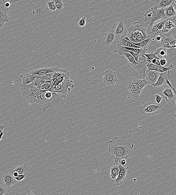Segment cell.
Returning a JSON list of instances; mask_svg holds the SVG:
<instances>
[{
    "label": "cell",
    "mask_w": 176,
    "mask_h": 195,
    "mask_svg": "<svg viewBox=\"0 0 176 195\" xmlns=\"http://www.w3.org/2000/svg\"><path fill=\"white\" fill-rule=\"evenodd\" d=\"M132 144L125 140L118 139L115 137L109 140L108 152L112 154L114 161L113 166L120 160H126L129 158L131 150L134 148Z\"/></svg>",
    "instance_id": "cell-1"
},
{
    "label": "cell",
    "mask_w": 176,
    "mask_h": 195,
    "mask_svg": "<svg viewBox=\"0 0 176 195\" xmlns=\"http://www.w3.org/2000/svg\"><path fill=\"white\" fill-rule=\"evenodd\" d=\"M38 108L45 112L49 108H52L60 101L59 94L52 92L49 90L43 92L37 97Z\"/></svg>",
    "instance_id": "cell-2"
},
{
    "label": "cell",
    "mask_w": 176,
    "mask_h": 195,
    "mask_svg": "<svg viewBox=\"0 0 176 195\" xmlns=\"http://www.w3.org/2000/svg\"><path fill=\"white\" fill-rule=\"evenodd\" d=\"M125 39L134 43H139L148 38L146 28L143 27L138 22L133 23L132 26L127 29Z\"/></svg>",
    "instance_id": "cell-3"
},
{
    "label": "cell",
    "mask_w": 176,
    "mask_h": 195,
    "mask_svg": "<svg viewBox=\"0 0 176 195\" xmlns=\"http://www.w3.org/2000/svg\"><path fill=\"white\" fill-rule=\"evenodd\" d=\"M144 17L146 25L151 27L157 22L167 18L165 15L164 9H158L155 5L146 12Z\"/></svg>",
    "instance_id": "cell-4"
},
{
    "label": "cell",
    "mask_w": 176,
    "mask_h": 195,
    "mask_svg": "<svg viewBox=\"0 0 176 195\" xmlns=\"http://www.w3.org/2000/svg\"><path fill=\"white\" fill-rule=\"evenodd\" d=\"M21 91L23 97L26 98L31 103H37V97L42 93V91L36 88L31 83L23 86L20 85Z\"/></svg>",
    "instance_id": "cell-5"
},
{
    "label": "cell",
    "mask_w": 176,
    "mask_h": 195,
    "mask_svg": "<svg viewBox=\"0 0 176 195\" xmlns=\"http://www.w3.org/2000/svg\"><path fill=\"white\" fill-rule=\"evenodd\" d=\"M74 85L72 80L69 79H62L59 84L55 86L54 88L49 89L52 92L61 94V97L63 99L66 98V95L70 92V88H73Z\"/></svg>",
    "instance_id": "cell-6"
},
{
    "label": "cell",
    "mask_w": 176,
    "mask_h": 195,
    "mask_svg": "<svg viewBox=\"0 0 176 195\" xmlns=\"http://www.w3.org/2000/svg\"><path fill=\"white\" fill-rule=\"evenodd\" d=\"M162 108V105L151 101L144 105L139 108V111L142 114L150 117L159 114Z\"/></svg>",
    "instance_id": "cell-7"
},
{
    "label": "cell",
    "mask_w": 176,
    "mask_h": 195,
    "mask_svg": "<svg viewBox=\"0 0 176 195\" xmlns=\"http://www.w3.org/2000/svg\"><path fill=\"white\" fill-rule=\"evenodd\" d=\"M175 28L171 30L167 34L161 35L160 42L163 48H176V38Z\"/></svg>",
    "instance_id": "cell-8"
},
{
    "label": "cell",
    "mask_w": 176,
    "mask_h": 195,
    "mask_svg": "<svg viewBox=\"0 0 176 195\" xmlns=\"http://www.w3.org/2000/svg\"><path fill=\"white\" fill-rule=\"evenodd\" d=\"M103 80L105 84L109 86H113L118 82L119 80L117 79L116 73L110 69L103 72Z\"/></svg>",
    "instance_id": "cell-9"
},
{
    "label": "cell",
    "mask_w": 176,
    "mask_h": 195,
    "mask_svg": "<svg viewBox=\"0 0 176 195\" xmlns=\"http://www.w3.org/2000/svg\"><path fill=\"white\" fill-rule=\"evenodd\" d=\"M139 80L140 79L139 78L131 80L128 83L127 86L130 95L135 100L138 99L140 94L139 93L138 87V84Z\"/></svg>",
    "instance_id": "cell-10"
},
{
    "label": "cell",
    "mask_w": 176,
    "mask_h": 195,
    "mask_svg": "<svg viewBox=\"0 0 176 195\" xmlns=\"http://www.w3.org/2000/svg\"><path fill=\"white\" fill-rule=\"evenodd\" d=\"M61 68L57 67H46L39 69H35L29 72L32 75H39V76H42L46 74L50 73H55L59 71Z\"/></svg>",
    "instance_id": "cell-11"
},
{
    "label": "cell",
    "mask_w": 176,
    "mask_h": 195,
    "mask_svg": "<svg viewBox=\"0 0 176 195\" xmlns=\"http://www.w3.org/2000/svg\"><path fill=\"white\" fill-rule=\"evenodd\" d=\"M2 181L3 183L7 188L10 187L17 183V181L10 173H5L2 176Z\"/></svg>",
    "instance_id": "cell-12"
},
{
    "label": "cell",
    "mask_w": 176,
    "mask_h": 195,
    "mask_svg": "<svg viewBox=\"0 0 176 195\" xmlns=\"http://www.w3.org/2000/svg\"><path fill=\"white\" fill-rule=\"evenodd\" d=\"M159 73L155 71H148L145 74L144 78L147 81L148 84L153 85L156 82L159 77Z\"/></svg>",
    "instance_id": "cell-13"
},
{
    "label": "cell",
    "mask_w": 176,
    "mask_h": 195,
    "mask_svg": "<svg viewBox=\"0 0 176 195\" xmlns=\"http://www.w3.org/2000/svg\"><path fill=\"white\" fill-rule=\"evenodd\" d=\"M118 166L119 172L118 177L115 180V183L118 186H120V183L126 178L128 168L120 164Z\"/></svg>",
    "instance_id": "cell-14"
},
{
    "label": "cell",
    "mask_w": 176,
    "mask_h": 195,
    "mask_svg": "<svg viewBox=\"0 0 176 195\" xmlns=\"http://www.w3.org/2000/svg\"><path fill=\"white\" fill-rule=\"evenodd\" d=\"M171 78L170 73L169 71L165 72L162 73H160L157 81L154 84L152 85L154 87L159 88L166 84V81L167 79H170Z\"/></svg>",
    "instance_id": "cell-15"
},
{
    "label": "cell",
    "mask_w": 176,
    "mask_h": 195,
    "mask_svg": "<svg viewBox=\"0 0 176 195\" xmlns=\"http://www.w3.org/2000/svg\"><path fill=\"white\" fill-rule=\"evenodd\" d=\"M127 29L125 28V25L124 24L123 20H121L115 28V35L116 39H117L122 36H125L127 32Z\"/></svg>",
    "instance_id": "cell-16"
},
{
    "label": "cell",
    "mask_w": 176,
    "mask_h": 195,
    "mask_svg": "<svg viewBox=\"0 0 176 195\" xmlns=\"http://www.w3.org/2000/svg\"><path fill=\"white\" fill-rule=\"evenodd\" d=\"M176 0H158L155 1L154 4L158 9H164L176 4Z\"/></svg>",
    "instance_id": "cell-17"
},
{
    "label": "cell",
    "mask_w": 176,
    "mask_h": 195,
    "mask_svg": "<svg viewBox=\"0 0 176 195\" xmlns=\"http://www.w3.org/2000/svg\"><path fill=\"white\" fill-rule=\"evenodd\" d=\"M116 40L115 30L112 29L106 34L103 40V44L106 46H109Z\"/></svg>",
    "instance_id": "cell-18"
},
{
    "label": "cell",
    "mask_w": 176,
    "mask_h": 195,
    "mask_svg": "<svg viewBox=\"0 0 176 195\" xmlns=\"http://www.w3.org/2000/svg\"><path fill=\"white\" fill-rule=\"evenodd\" d=\"M39 75H32L29 73L24 75H21L20 78L22 79V85L25 86L30 84L36 78H39Z\"/></svg>",
    "instance_id": "cell-19"
},
{
    "label": "cell",
    "mask_w": 176,
    "mask_h": 195,
    "mask_svg": "<svg viewBox=\"0 0 176 195\" xmlns=\"http://www.w3.org/2000/svg\"><path fill=\"white\" fill-rule=\"evenodd\" d=\"M146 50L147 49H143L141 53L139 55L137 61L138 63L140 64L141 67L146 72L148 71L147 67V65L148 62H147L146 57L144 55V54L147 53Z\"/></svg>",
    "instance_id": "cell-20"
},
{
    "label": "cell",
    "mask_w": 176,
    "mask_h": 195,
    "mask_svg": "<svg viewBox=\"0 0 176 195\" xmlns=\"http://www.w3.org/2000/svg\"><path fill=\"white\" fill-rule=\"evenodd\" d=\"M117 46H122L123 47H127V48H140V47L136 46L132 43L127 40L125 39V36H122L119 38V41L117 45Z\"/></svg>",
    "instance_id": "cell-21"
},
{
    "label": "cell",
    "mask_w": 176,
    "mask_h": 195,
    "mask_svg": "<svg viewBox=\"0 0 176 195\" xmlns=\"http://www.w3.org/2000/svg\"><path fill=\"white\" fill-rule=\"evenodd\" d=\"M29 168L28 165L26 164L16 167L11 171L10 174L15 172L19 174H27V171Z\"/></svg>",
    "instance_id": "cell-22"
},
{
    "label": "cell",
    "mask_w": 176,
    "mask_h": 195,
    "mask_svg": "<svg viewBox=\"0 0 176 195\" xmlns=\"http://www.w3.org/2000/svg\"><path fill=\"white\" fill-rule=\"evenodd\" d=\"M168 18L163 20L158 21L156 24L153 25V27L152 28L151 31L149 33L151 34H155L157 32H161L163 29V26L165 23L166 22Z\"/></svg>",
    "instance_id": "cell-23"
},
{
    "label": "cell",
    "mask_w": 176,
    "mask_h": 195,
    "mask_svg": "<svg viewBox=\"0 0 176 195\" xmlns=\"http://www.w3.org/2000/svg\"><path fill=\"white\" fill-rule=\"evenodd\" d=\"M164 10L165 15L167 18H172L176 16V4L164 8Z\"/></svg>",
    "instance_id": "cell-24"
},
{
    "label": "cell",
    "mask_w": 176,
    "mask_h": 195,
    "mask_svg": "<svg viewBox=\"0 0 176 195\" xmlns=\"http://www.w3.org/2000/svg\"><path fill=\"white\" fill-rule=\"evenodd\" d=\"M162 94L165 96V100L166 101L169 102L170 100L173 99L175 102L176 96L174 94L172 90L169 88H166L163 91Z\"/></svg>",
    "instance_id": "cell-25"
},
{
    "label": "cell",
    "mask_w": 176,
    "mask_h": 195,
    "mask_svg": "<svg viewBox=\"0 0 176 195\" xmlns=\"http://www.w3.org/2000/svg\"><path fill=\"white\" fill-rule=\"evenodd\" d=\"M167 48L161 47L157 49L154 53L160 59H166L167 58Z\"/></svg>",
    "instance_id": "cell-26"
},
{
    "label": "cell",
    "mask_w": 176,
    "mask_h": 195,
    "mask_svg": "<svg viewBox=\"0 0 176 195\" xmlns=\"http://www.w3.org/2000/svg\"><path fill=\"white\" fill-rule=\"evenodd\" d=\"M148 39H147V40L142 41L140 42V43H133V42H130L131 43H132L133 45H136V46L140 47V48H142L143 49H147L148 45H150L152 39L150 36L148 35Z\"/></svg>",
    "instance_id": "cell-27"
},
{
    "label": "cell",
    "mask_w": 176,
    "mask_h": 195,
    "mask_svg": "<svg viewBox=\"0 0 176 195\" xmlns=\"http://www.w3.org/2000/svg\"><path fill=\"white\" fill-rule=\"evenodd\" d=\"M119 172L118 166H113L110 169V177L113 180H115L118 177Z\"/></svg>",
    "instance_id": "cell-28"
},
{
    "label": "cell",
    "mask_w": 176,
    "mask_h": 195,
    "mask_svg": "<svg viewBox=\"0 0 176 195\" xmlns=\"http://www.w3.org/2000/svg\"><path fill=\"white\" fill-rule=\"evenodd\" d=\"M54 3L56 7V12H59L63 10V4L62 0H54Z\"/></svg>",
    "instance_id": "cell-29"
},
{
    "label": "cell",
    "mask_w": 176,
    "mask_h": 195,
    "mask_svg": "<svg viewBox=\"0 0 176 195\" xmlns=\"http://www.w3.org/2000/svg\"><path fill=\"white\" fill-rule=\"evenodd\" d=\"M46 7V9L49 12H55L56 10V7H55L54 0L50 2L48 1L47 3Z\"/></svg>",
    "instance_id": "cell-30"
},
{
    "label": "cell",
    "mask_w": 176,
    "mask_h": 195,
    "mask_svg": "<svg viewBox=\"0 0 176 195\" xmlns=\"http://www.w3.org/2000/svg\"><path fill=\"white\" fill-rule=\"evenodd\" d=\"M147 84H148V83L145 78H143L142 79L139 80L138 84V87L139 93H141L142 90L147 85Z\"/></svg>",
    "instance_id": "cell-31"
},
{
    "label": "cell",
    "mask_w": 176,
    "mask_h": 195,
    "mask_svg": "<svg viewBox=\"0 0 176 195\" xmlns=\"http://www.w3.org/2000/svg\"><path fill=\"white\" fill-rule=\"evenodd\" d=\"M174 68V67L172 65V64H170L169 67L168 68L162 67V66H158L157 67L158 73H162L166 72L169 71V70L171 69Z\"/></svg>",
    "instance_id": "cell-32"
},
{
    "label": "cell",
    "mask_w": 176,
    "mask_h": 195,
    "mask_svg": "<svg viewBox=\"0 0 176 195\" xmlns=\"http://www.w3.org/2000/svg\"><path fill=\"white\" fill-rule=\"evenodd\" d=\"M54 74L55 73H50L47 74L45 75H42V76H39V78L41 80H43V81H52V78H53Z\"/></svg>",
    "instance_id": "cell-33"
},
{
    "label": "cell",
    "mask_w": 176,
    "mask_h": 195,
    "mask_svg": "<svg viewBox=\"0 0 176 195\" xmlns=\"http://www.w3.org/2000/svg\"><path fill=\"white\" fill-rule=\"evenodd\" d=\"M144 55L146 56V57L147 58V59L148 60L151 61L154 59H160L159 58L157 57L156 55L155 54L154 52L153 51L151 52L148 53V54L146 53L144 54Z\"/></svg>",
    "instance_id": "cell-34"
},
{
    "label": "cell",
    "mask_w": 176,
    "mask_h": 195,
    "mask_svg": "<svg viewBox=\"0 0 176 195\" xmlns=\"http://www.w3.org/2000/svg\"><path fill=\"white\" fill-rule=\"evenodd\" d=\"M158 66L152 64V63H148L147 67L148 71H155L158 72Z\"/></svg>",
    "instance_id": "cell-35"
},
{
    "label": "cell",
    "mask_w": 176,
    "mask_h": 195,
    "mask_svg": "<svg viewBox=\"0 0 176 195\" xmlns=\"http://www.w3.org/2000/svg\"><path fill=\"white\" fill-rule=\"evenodd\" d=\"M70 76V74L69 72L68 71L67 72H64L59 77L57 78L56 80H59L61 79H69V77ZM56 81V80H55Z\"/></svg>",
    "instance_id": "cell-36"
},
{
    "label": "cell",
    "mask_w": 176,
    "mask_h": 195,
    "mask_svg": "<svg viewBox=\"0 0 176 195\" xmlns=\"http://www.w3.org/2000/svg\"><path fill=\"white\" fill-rule=\"evenodd\" d=\"M0 19L4 23L9 21V18L8 15V12H4L0 15Z\"/></svg>",
    "instance_id": "cell-37"
},
{
    "label": "cell",
    "mask_w": 176,
    "mask_h": 195,
    "mask_svg": "<svg viewBox=\"0 0 176 195\" xmlns=\"http://www.w3.org/2000/svg\"><path fill=\"white\" fill-rule=\"evenodd\" d=\"M44 82H45V81H43V80L39 79V78H36V79L34 80V81L31 83L32 84L33 86H36H36H41L42 85L44 84Z\"/></svg>",
    "instance_id": "cell-38"
},
{
    "label": "cell",
    "mask_w": 176,
    "mask_h": 195,
    "mask_svg": "<svg viewBox=\"0 0 176 195\" xmlns=\"http://www.w3.org/2000/svg\"><path fill=\"white\" fill-rule=\"evenodd\" d=\"M122 48L126 50H129V51L134 52V53H137V54H140L141 53V52L142 51L143 49L142 48H127V47H124L122 46Z\"/></svg>",
    "instance_id": "cell-39"
},
{
    "label": "cell",
    "mask_w": 176,
    "mask_h": 195,
    "mask_svg": "<svg viewBox=\"0 0 176 195\" xmlns=\"http://www.w3.org/2000/svg\"><path fill=\"white\" fill-rule=\"evenodd\" d=\"M36 89L39 91H42V93L46 92V91H48L50 89V88L44 83V84L42 85L36 86Z\"/></svg>",
    "instance_id": "cell-40"
},
{
    "label": "cell",
    "mask_w": 176,
    "mask_h": 195,
    "mask_svg": "<svg viewBox=\"0 0 176 195\" xmlns=\"http://www.w3.org/2000/svg\"><path fill=\"white\" fill-rule=\"evenodd\" d=\"M7 191V188L4 184L0 183V195H4Z\"/></svg>",
    "instance_id": "cell-41"
},
{
    "label": "cell",
    "mask_w": 176,
    "mask_h": 195,
    "mask_svg": "<svg viewBox=\"0 0 176 195\" xmlns=\"http://www.w3.org/2000/svg\"><path fill=\"white\" fill-rule=\"evenodd\" d=\"M86 19L85 17H82L80 19L78 23V26L80 27H83L86 25Z\"/></svg>",
    "instance_id": "cell-42"
},
{
    "label": "cell",
    "mask_w": 176,
    "mask_h": 195,
    "mask_svg": "<svg viewBox=\"0 0 176 195\" xmlns=\"http://www.w3.org/2000/svg\"><path fill=\"white\" fill-rule=\"evenodd\" d=\"M27 174H19L17 177H14L16 179V180L17 182H20L23 180L24 179L26 178Z\"/></svg>",
    "instance_id": "cell-43"
},
{
    "label": "cell",
    "mask_w": 176,
    "mask_h": 195,
    "mask_svg": "<svg viewBox=\"0 0 176 195\" xmlns=\"http://www.w3.org/2000/svg\"><path fill=\"white\" fill-rule=\"evenodd\" d=\"M166 84H167L170 87H171V89L173 91L174 94V95L176 96V91L175 89V88L172 87V85L171 84V83L170 81L169 80L167 79L166 81Z\"/></svg>",
    "instance_id": "cell-44"
},
{
    "label": "cell",
    "mask_w": 176,
    "mask_h": 195,
    "mask_svg": "<svg viewBox=\"0 0 176 195\" xmlns=\"http://www.w3.org/2000/svg\"><path fill=\"white\" fill-rule=\"evenodd\" d=\"M155 98H156L155 100H156L157 103L158 104H160V103L162 101L163 99L162 97L159 94H156L155 95Z\"/></svg>",
    "instance_id": "cell-45"
},
{
    "label": "cell",
    "mask_w": 176,
    "mask_h": 195,
    "mask_svg": "<svg viewBox=\"0 0 176 195\" xmlns=\"http://www.w3.org/2000/svg\"><path fill=\"white\" fill-rule=\"evenodd\" d=\"M20 1H17V0H3V2L4 3L8 2H9L11 5H14Z\"/></svg>",
    "instance_id": "cell-46"
},
{
    "label": "cell",
    "mask_w": 176,
    "mask_h": 195,
    "mask_svg": "<svg viewBox=\"0 0 176 195\" xmlns=\"http://www.w3.org/2000/svg\"><path fill=\"white\" fill-rule=\"evenodd\" d=\"M8 9L4 5H0V15L4 12H8Z\"/></svg>",
    "instance_id": "cell-47"
},
{
    "label": "cell",
    "mask_w": 176,
    "mask_h": 195,
    "mask_svg": "<svg viewBox=\"0 0 176 195\" xmlns=\"http://www.w3.org/2000/svg\"><path fill=\"white\" fill-rule=\"evenodd\" d=\"M160 59H154L152 60H151V62L152 63V64H155V65H156L157 66H161V65H160Z\"/></svg>",
    "instance_id": "cell-48"
},
{
    "label": "cell",
    "mask_w": 176,
    "mask_h": 195,
    "mask_svg": "<svg viewBox=\"0 0 176 195\" xmlns=\"http://www.w3.org/2000/svg\"><path fill=\"white\" fill-rule=\"evenodd\" d=\"M167 61L166 59H162L160 60V63L161 66H164L167 64Z\"/></svg>",
    "instance_id": "cell-49"
},
{
    "label": "cell",
    "mask_w": 176,
    "mask_h": 195,
    "mask_svg": "<svg viewBox=\"0 0 176 195\" xmlns=\"http://www.w3.org/2000/svg\"><path fill=\"white\" fill-rule=\"evenodd\" d=\"M52 81H45L44 82V84H45L47 86H48L49 88H50L51 86L52 85Z\"/></svg>",
    "instance_id": "cell-50"
},
{
    "label": "cell",
    "mask_w": 176,
    "mask_h": 195,
    "mask_svg": "<svg viewBox=\"0 0 176 195\" xmlns=\"http://www.w3.org/2000/svg\"><path fill=\"white\" fill-rule=\"evenodd\" d=\"M118 162H119V164L121 165V166H125V165H126V160L123 159L120 160V161H119Z\"/></svg>",
    "instance_id": "cell-51"
},
{
    "label": "cell",
    "mask_w": 176,
    "mask_h": 195,
    "mask_svg": "<svg viewBox=\"0 0 176 195\" xmlns=\"http://www.w3.org/2000/svg\"><path fill=\"white\" fill-rule=\"evenodd\" d=\"M5 128V126L4 125H0V134H1L2 132L3 131V130Z\"/></svg>",
    "instance_id": "cell-52"
},
{
    "label": "cell",
    "mask_w": 176,
    "mask_h": 195,
    "mask_svg": "<svg viewBox=\"0 0 176 195\" xmlns=\"http://www.w3.org/2000/svg\"><path fill=\"white\" fill-rule=\"evenodd\" d=\"M10 5L11 4L9 2H7L5 3L4 6L6 8H8L10 7Z\"/></svg>",
    "instance_id": "cell-53"
},
{
    "label": "cell",
    "mask_w": 176,
    "mask_h": 195,
    "mask_svg": "<svg viewBox=\"0 0 176 195\" xmlns=\"http://www.w3.org/2000/svg\"><path fill=\"white\" fill-rule=\"evenodd\" d=\"M4 24L5 23L0 19V29L2 27V26H4Z\"/></svg>",
    "instance_id": "cell-54"
},
{
    "label": "cell",
    "mask_w": 176,
    "mask_h": 195,
    "mask_svg": "<svg viewBox=\"0 0 176 195\" xmlns=\"http://www.w3.org/2000/svg\"><path fill=\"white\" fill-rule=\"evenodd\" d=\"M157 37L156 38V40L158 41H161V35H157Z\"/></svg>",
    "instance_id": "cell-55"
},
{
    "label": "cell",
    "mask_w": 176,
    "mask_h": 195,
    "mask_svg": "<svg viewBox=\"0 0 176 195\" xmlns=\"http://www.w3.org/2000/svg\"><path fill=\"white\" fill-rule=\"evenodd\" d=\"M4 133H3V131L2 132L1 134H0V141L1 140L2 138L3 135H4Z\"/></svg>",
    "instance_id": "cell-56"
},
{
    "label": "cell",
    "mask_w": 176,
    "mask_h": 195,
    "mask_svg": "<svg viewBox=\"0 0 176 195\" xmlns=\"http://www.w3.org/2000/svg\"><path fill=\"white\" fill-rule=\"evenodd\" d=\"M27 195H36L34 194H27Z\"/></svg>",
    "instance_id": "cell-57"
},
{
    "label": "cell",
    "mask_w": 176,
    "mask_h": 195,
    "mask_svg": "<svg viewBox=\"0 0 176 195\" xmlns=\"http://www.w3.org/2000/svg\"><path fill=\"white\" fill-rule=\"evenodd\" d=\"M1 84H0V88H1Z\"/></svg>",
    "instance_id": "cell-58"
}]
</instances>
